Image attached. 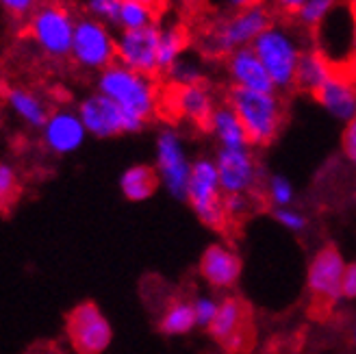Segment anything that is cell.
Returning <instances> with one entry per match:
<instances>
[{"mask_svg":"<svg viewBox=\"0 0 356 354\" xmlns=\"http://www.w3.org/2000/svg\"><path fill=\"white\" fill-rule=\"evenodd\" d=\"M98 94L115 102L129 118L131 133L144 131L159 109V85L154 77L133 72L120 63L104 67L98 77Z\"/></svg>","mask_w":356,"mask_h":354,"instance_id":"obj_1","label":"cell"},{"mask_svg":"<svg viewBox=\"0 0 356 354\" xmlns=\"http://www.w3.org/2000/svg\"><path fill=\"white\" fill-rule=\"evenodd\" d=\"M307 46L309 44L305 42V35L296 24L274 20L254 40L250 48L263 63L265 72L270 74L274 90L280 94L293 90L296 67Z\"/></svg>","mask_w":356,"mask_h":354,"instance_id":"obj_2","label":"cell"},{"mask_svg":"<svg viewBox=\"0 0 356 354\" xmlns=\"http://www.w3.org/2000/svg\"><path fill=\"white\" fill-rule=\"evenodd\" d=\"M276 20L270 5L233 11L213 22L200 38V52L211 59H226L230 52L252 46L259 35Z\"/></svg>","mask_w":356,"mask_h":354,"instance_id":"obj_3","label":"cell"},{"mask_svg":"<svg viewBox=\"0 0 356 354\" xmlns=\"http://www.w3.org/2000/svg\"><path fill=\"white\" fill-rule=\"evenodd\" d=\"M226 104L243 124L250 146H270L284 124V102L278 92H245L230 87Z\"/></svg>","mask_w":356,"mask_h":354,"instance_id":"obj_4","label":"cell"},{"mask_svg":"<svg viewBox=\"0 0 356 354\" xmlns=\"http://www.w3.org/2000/svg\"><path fill=\"white\" fill-rule=\"evenodd\" d=\"M76 17L57 0H44L29 17V33L44 55L65 59L72 52Z\"/></svg>","mask_w":356,"mask_h":354,"instance_id":"obj_5","label":"cell"},{"mask_svg":"<svg viewBox=\"0 0 356 354\" xmlns=\"http://www.w3.org/2000/svg\"><path fill=\"white\" fill-rule=\"evenodd\" d=\"M187 202L207 228L224 231L228 220L224 214V193L220 187V176L213 159H198L191 163Z\"/></svg>","mask_w":356,"mask_h":354,"instance_id":"obj_6","label":"cell"},{"mask_svg":"<svg viewBox=\"0 0 356 354\" xmlns=\"http://www.w3.org/2000/svg\"><path fill=\"white\" fill-rule=\"evenodd\" d=\"M156 174L163 189L178 202H187V185L191 161L187 156L183 137L174 129H163L156 137Z\"/></svg>","mask_w":356,"mask_h":354,"instance_id":"obj_7","label":"cell"},{"mask_svg":"<svg viewBox=\"0 0 356 354\" xmlns=\"http://www.w3.org/2000/svg\"><path fill=\"white\" fill-rule=\"evenodd\" d=\"M70 57L81 67L98 70V72L113 65L115 63V38L111 29L89 15L76 17Z\"/></svg>","mask_w":356,"mask_h":354,"instance_id":"obj_8","label":"cell"},{"mask_svg":"<svg viewBox=\"0 0 356 354\" xmlns=\"http://www.w3.org/2000/svg\"><path fill=\"white\" fill-rule=\"evenodd\" d=\"M65 332L79 354H102L111 346L113 330L104 313L94 303H81L67 313Z\"/></svg>","mask_w":356,"mask_h":354,"instance_id":"obj_9","label":"cell"},{"mask_svg":"<svg viewBox=\"0 0 356 354\" xmlns=\"http://www.w3.org/2000/svg\"><path fill=\"white\" fill-rule=\"evenodd\" d=\"M159 33L161 26L150 24L137 31H120L115 38V63L133 70V72L156 77V48H159Z\"/></svg>","mask_w":356,"mask_h":354,"instance_id":"obj_10","label":"cell"},{"mask_svg":"<svg viewBox=\"0 0 356 354\" xmlns=\"http://www.w3.org/2000/svg\"><path fill=\"white\" fill-rule=\"evenodd\" d=\"M346 270V259L332 243L322 246L313 255L307 270V287L313 298L324 305H334L343 300L341 280Z\"/></svg>","mask_w":356,"mask_h":354,"instance_id":"obj_11","label":"cell"},{"mask_svg":"<svg viewBox=\"0 0 356 354\" xmlns=\"http://www.w3.org/2000/svg\"><path fill=\"white\" fill-rule=\"evenodd\" d=\"M216 170L224 196H250L259 183V166L250 148H220Z\"/></svg>","mask_w":356,"mask_h":354,"instance_id":"obj_12","label":"cell"},{"mask_svg":"<svg viewBox=\"0 0 356 354\" xmlns=\"http://www.w3.org/2000/svg\"><path fill=\"white\" fill-rule=\"evenodd\" d=\"M317 104L337 122L348 124L356 118V74L350 67H334L330 79L313 96Z\"/></svg>","mask_w":356,"mask_h":354,"instance_id":"obj_13","label":"cell"},{"mask_svg":"<svg viewBox=\"0 0 356 354\" xmlns=\"http://www.w3.org/2000/svg\"><path fill=\"white\" fill-rule=\"evenodd\" d=\"M87 135H94L98 139L115 137L122 133H131L129 118L118 107L115 102L104 98L102 94H92L87 96L76 109Z\"/></svg>","mask_w":356,"mask_h":354,"instance_id":"obj_14","label":"cell"},{"mask_svg":"<svg viewBox=\"0 0 356 354\" xmlns=\"http://www.w3.org/2000/svg\"><path fill=\"white\" fill-rule=\"evenodd\" d=\"M87 131L76 111L59 109L50 113L42 127V139L50 152L55 154H72L85 144Z\"/></svg>","mask_w":356,"mask_h":354,"instance_id":"obj_15","label":"cell"},{"mask_svg":"<svg viewBox=\"0 0 356 354\" xmlns=\"http://www.w3.org/2000/svg\"><path fill=\"white\" fill-rule=\"evenodd\" d=\"M198 270L213 289H230L241 278V257L226 243H211L200 257Z\"/></svg>","mask_w":356,"mask_h":354,"instance_id":"obj_16","label":"cell"},{"mask_svg":"<svg viewBox=\"0 0 356 354\" xmlns=\"http://www.w3.org/2000/svg\"><path fill=\"white\" fill-rule=\"evenodd\" d=\"M224 65L230 87H237V90L245 92H276L270 74L265 72L263 63L259 61L250 46L230 52L224 59Z\"/></svg>","mask_w":356,"mask_h":354,"instance_id":"obj_17","label":"cell"},{"mask_svg":"<svg viewBox=\"0 0 356 354\" xmlns=\"http://www.w3.org/2000/svg\"><path fill=\"white\" fill-rule=\"evenodd\" d=\"M170 104L178 118H183L195 127L207 129L209 120L216 111V96H213L211 87L207 83L187 85V87H172Z\"/></svg>","mask_w":356,"mask_h":354,"instance_id":"obj_18","label":"cell"},{"mask_svg":"<svg viewBox=\"0 0 356 354\" xmlns=\"http://www.w3.org/2000/svg\"><path fill=\"white\" fill-rule=\"evenodd\" d=\"M245 307L237 296H226L220 300V309L213 324L209 326L211 337L226 346L228 350H237L243 341Z\"/></svg>","mask_w":356,"mask_h":354,"instance_id":"obj_19","label":"cell"},{"mask_svg":"<svg viewBox=\"0 0 356 354\" xmlns=\"http://www.w3.org/2000/svg\"><path fill=\"white\" fill-rule=\"evenodd\" d=\"M334 67H337V63H332V59L326 55L324 50H319L315 44H309L305 48V52H302L298 67H296L293 90H300V92H307V94L315 96V92L319 90V87L330 79Z\"/></svg>","mask_w":356,"mask_h":354,"instance_id":"obj_20","label":"cell"},{"mask_svg":"<svg viewBox=\"0 0 356 354\" xmlns=\"http://www.w3.org/2000/svg\"><path fill=\"white\" fill-rule=\"evenodd\" d=\"M207 131L216 137L220 148H250V141L243 131V124L239 122L237 113L228 104H218L213 111Z\"/></svg>","mask_w":356,"mask_h":354,"instance_id":"obj_21","label":"cell"},{"mask_svg":"<svg viewBox=\"0 0 356 354\" xmlns=\"http://www.w3.org/2000/svg\"><path fill=\"white\" fill-rule=\"evenodd\" d=\"M161 181L159 174L152 166H131L129 170H124L120 179V189L124 193V198L131 202H144L154 196V191L159 189Z\"/></svg>","mask_w":356,"mask_h":354,"instance_id":"obj_22","label":"cell"},{"mask_svg":"<svg viewBox=\"0 0 356 354\" xmlns=\"http://www.w3.org/2000/svg\"><path fill=\"white\" fill-rule=\"evenodd\" d=\"M189 46V33L181 24H170L161 26L159 33V48H156V65H159V74H165L168 70L185 57V50Z\"/></svg>","mask_w":356,"mask_h":354,"instance_id":"obj_23","label":"cell"},{"mask_svg":"<svg viewBox=\"0 0 356 354\" xmlns=\"http://www.w3.org/2000/svg\"><path fill=\"white\" fill-rule=\"evenodd\" d=\"M7 102H9L11 111L33 129H42L50 115L44 100L29 90H22V87H13V90H9Z\"/></svg>","mask_w":356,"mask_h":354,"instance_id":"obj_24","label":"cell"},{"mask_svg":"<svg viewBox=\"0 0 356 354\" xmlns=\"http://www.w3.org/2000/svg\"><path fill=\"white\" fill-rule=\"evenodd\" d=\"M339 7H341V0H307V3L291 15V22L302 33H317Z\"/></svg>","mask_w":356,"mask_h":354,"instance_id":"obj_25","label":"cell"},{"mask_svg":"<svg viewBox=\"0 0 356 354\" xmlns=\"http://www.w3.org/2000/svg\"><path fill=\"white\" fill-rule=\"evenodd\" d=\"M195 328V317L189 300H174L159 317V330L168 337H181Z\"/></svg>","mask_w":356,"mask_h":354,"instance_id":"obj_26","label":"cell"},{"mask_svg":"<svg viewBox=\"0 0 356 354\" xmlns=\"http://www.w3.org/2000/svg\"><path fill=\"white\" fill-rule=\"evenodd\" d=\"M156 15H159V9L144 5V3H133V0H127V3L120 5L115 26L120 31H137V29L156 24Z\"/></svg>","mask_w":356,"mask_h":354,"instance_id":"obj_27","label":"cell"},{"mask_svg":"<svg viewBox=\"0 0 356 354\" xmlns=\"http://www.w3.org/2000/svg\"><path fill=\"white\" fill-rule=\"evenodd\" d=\"M165 77L172 83V87H187V85L204 83V70H202V65L195 59L181 57L168 70Z\"/></svg>","mask_w":356,"mask_h":354,"instance_id":"obj_28","label":"cell"},{"mask_svg":"<svg viewBox=\"0 0 356 354\" xmlns=\"http://www.w3.org/2000/svg\"><path fill=\"white\" fill-rule=\"evenodd\" d=\"M267 200L274 204V209L293 207L296 202V189L291 181L282 174H272L267 179Z\"/></svg>","mask_w":356,"mask_h":354,"instance_id":"obj_29","label":"cell"},{"mask_svg":"<svg viewBox=\"0 0 356 354\" xmlns=\"http://www.w3.org/2000/svg\"><path fill=\"white\" fill-rule=\"evenodd\" d=\"M20 193V181H17V172L11 163H0V214L7 211Z\"/></svg>","mask_w":356,"mask_h":354,"instance_id":"obj_30","label":"cell"},{"mask_svg":"<svg viewBox=\"0 0 356 354\" xmlns=\"http://www.w3.org/2000/svg\"><path fill=\"white\" fill-rule=\"evenodd\" d=\"M191 309H193V317H195V326L198 328H207L213 324L220 309V300L213 296H195L191 300Z\"/></svg>","mask_w":356,"mask_h":354,"instance_id":"obj_31","label":"cell"},{"mask_svg":"<svg viewBox=\"0 0 356 354\" xmlns=\"http://www.w3.org/2000/svg\"><path fill=\"white\" fill-rule=\"evenodd\" d=\"M120 5L122 0H87V15L94 17V20L102 22V24H113L118 22V13H120Z\"/></svg>","mask_w":356,"mask_h":354,"instance_id":"obj_32","label":"cell"},{"mask_svg":"<svg viewBox=\"0 0 356 354\" xmlns=\"http://www.w3.org/2000/svg\"><path fill=\"white\" fill-rule=\"evenodd\" d=\"M274 220L282 226L287 228L289 233H302L305 228L309 226V220L307 216L302 214V211H298L296 207H282V209H274L272 211Z\"/></svg>","mask_w":356,"mask_h":354,"instance_id":"obj_33","label":"cell"},{"mask_svg":"<svg viewBox=\"0 0 356 354\" xmlns=\"http://www.w3.org/2000/svg\"><path fill=\"white\" fill-rule=\"evenodd\" d=\"M44 0H0L3 7L11 17H20V20H29L31 13L38 9Z\"/></svg>","mask_w":356,"mask_h":354,"instance_id":"obj_34","label":"cell"},{"mask_svg":"<svg viewBox=\"0 0 356 354\" xmlns=\"http://www.w3.org/2000/svg\"><path fill=\"white\" fill-rule=\"evenodd\" d=\"M250 209V196H224V214L226 220L243 218Z\"/></svg>","mask_w":356,"mask_h":354,"instance_id":"obj_35","label":"cell"},{"mask_svg":"<svg viewBox=\"0 0 356 354\" xmlns=\"http://www.w3.org/2000/svg\"><path fill=\"white\" fill-rule=\"evenodd\" d=\"M341 146H343L346 156L350 159L352 163H356V118H352L346 124L343 135H341Z\"/></svg>","mask_w":356,"mask_h":354,"instance_id":"obj_36","label":"cell"},{"mask_svg":"<svg viewBox=\"0 0 356 354\" xmlns=\"http://www.w3.org/2000/svg\"><path fill=\"white\" fill-rule=\"evenodd\" d=\"M341 293H343V300H356V261L346 263L343 280H341Z\"/></svg>","mask_w":356,"mask_h":354,"instance_id":"obj_37","label":"cell"},{"mask_svg":"<svg viewBox=\"0 0 356 354\" xmlns=\"http://www.w3.org/2000/svg\"><path fill=\"white\" fill-rule=\"evenodd\" d=\"M270 7L274 9V13H278V15H293L302 5L307 3V0H270Z\"/></svg>","mask_w":356,"mask_h":354,"instance_id":"obj_38","label":"cell"},{"mask_svg":"<svg viewBox=\"0 0 356 354\" xmlns=\"http://www.w3.org/2000/svg\"><path fill=\"white\" fill-rule=\"evenodd\" d=\"M267 0H226V5L233 11H241V9H250V7H259L265 5Z\"/></svg>","mask_w":356,"mask_h":354,"instance_id":"obj_39","label":"cell"},{"mask_svg":"<svg viewBox=\"0 0 356 354\" xmlns=\"http://www.w3.org/2000/svg\"><path fill=\"white\" fill-rule=\"evenodd\" d=\"M352 59H356V13H354V24H352Z\"/></svg>","mask_w":356,"mask_h":354,"instance_id":"obj_40","label":"cell"},{"mask_svg":"<svg viewBox=\"0 0 356 354\" xmlns=\"http://www.w3.org/2000/svg\"><path fill=\"white\" fill-rule=\"evenodd\" d=\"M122 3H127V0H122ZM133 3H144V5H150V7L159 9V5H161V0H133Z\"/></svg>","mask_w":356,"mask_h":354,"instance_id":"obj_41","label":"cell"},{"mask_svg":"<svg viewBox=\"0 0 356 354\" xmlns=\"http://www.w3.org/2000/svg\"><path fill=\"white\" fill-rule=\"evenodd\" d=\"M343 3H346V7H348L352 13H356V0H343Z\"/></svg>","mask_w":356,"mask_h":354,"instance_id":"obj_42","label":"cell"},{"mask_svg":"<svg viewBox=\"0 0 356 354\" xmlns=\"http://www.w3.org/2000/svg\"><path fill=\"white\" fill-rule=\"evenodd\" d=\"M352 341H354V346H356V324L352 326Z\"/></svg>","mask_w":356,"mask_h":354,"instance_id":"obj_43","label":"cell"},{"mask_svg":"<svg viewBox=\"0 0 356 354\" xmlns=\"http://www.w3.org/2000/svg\"><path fill=\"white\" fill-rule=\"evenodd\" d=\"M352 65H354V67H352V72L356 74V59H352Z\"/></svg>","mask_w":356,"mask_h":354,"instance_id":"obj_44","label":"cell"},{"mask_svg":"<svg viewBox=\"0 0 356 354\" xmlns=\"http://www.w3.org/2000/svg\"><path fill=\"white\" fill-rule=\"evenodd\" d=\"M185 3H195V0H185Z\"/></svg>","mask_w":356,"mask_h":354,"instance_id":"obj_45","label":"cell"},{"mask_svg":"<svg viewBox=\"0 0 356 354\" xmlns=\"http://www.w3.org/2000/svg\"><path fill=\"white\" fill-rule=\"evenodd\" d=\"M354 166H356V163H354Z\"/></svg>","mask_w":356,"mask_h":354,"instance_id":"obj_46","label":"cell"}]
</instances>
